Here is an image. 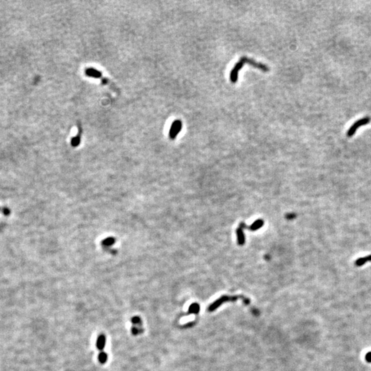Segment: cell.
Wrapping results in <instances>:
<instances>
[{"instance_id":"1","label":"cell","mask_w":371,"mask_h":371,"mask_svg":"<svg viewBox=\"0 0 371 371\" xmlns=\"http://www.w3.org/2000/svg\"><path fill=\"white\" fill-rule=\"evenodd\" d=\"M238 299H241L243 300V302H244V303L246 305H250V300H249V299L246 298V297L243 296H221L219 299L215 300V301L212 304H211V305L209 306L208 309V311L209 312H212L214 311H215L217 308H219V306L222 305V304L227 302H235V301H236V300H237Z\"/></svg>"},{"instance_id":"2","label":"cell","mask_w":371,"mask_h":371,"mask_svg":"<svg viewBox=\"0 0 371 371\" xmlns=\"http://www.w3.org/2000/svg\"><path fill=\"white\" fill-rule=\"evenodd\" d=\"M245 58H244V56H242L241 59L239 60V61L235 64V65L234 66V68H233L231 70V72H230V81L233 83H236V81H238V78H239V72L240 70L241 69V68L244 67V64H245Z\"/></svg>"},{"instance_id":"3","label":"cell","mask_w":371,"mask_h":371,"mask_svg":"<svg viewBox=\"0 0 371 371\" xmlns=\"http://www.w3.org/2000/svg\"><path fill=\"white\" fill-rule=\"evenodd\" d=\"M370 122V118L369 117L364 118H362V119L357 120V122L355 123L353 125L351 126L350 129H348V132H347V136L348 137L353 136L354 134L355 133L356 131L358 128L362 125H365V124H369Z\"/></svg>"},{"instance_id":"4","label":"cell","mask_w":371,"mask_h":371,"mask_svg":"<svg viewBox=\"0 0 371 371\" xmlns=\"http://www.w3.org/2000/svg\"><path fill=\"white\" fill-rule=\"evenodd\" d=\"M182 128V123L180 120H175L171 124V127L169 132V137L171 140L175 139V137L180 133Z\"/></svg>"},{"instance_id":"5","label":"cell","mask_w":371,"mask_h":371,"mask_svg":"<svg viewBox=\"0 0 371 371\" xmlns=\"http://www.w3.org/2000/svg\"><path fill=\"white\" fill-rule=\"evenodd\" d=\"M105 344H106V337L105 335L101 334L97 338L96 347L98 350L103 351L105 346Z\"/></svg>"},{"instance_id":"6","label":"cell","mask_w":371,"mask_h":371,"mask_svg":"<svg viewBox=\"0 0 371 371\" xmlns=\"http://www.w3.org/2000/svg\"><path fill=\"white\" fill-rule=\"evenodd\" d=\"M244 229L241 228V227H239V228L236 230V236H237V241H238V244L240 245H243L245 244V235H244Z\"/></svg>"},{"instance_id":"7","label":"cell","mask_w":371,"mask_h":371,"mask_svg":"<svg viewBox=\"0 0 371 371\" xmlns=\"http://www.w3.org/2000/svg\"><path fill=\"white\" fill-rule=\"evenodd\" d=\"M85 73L87 76H91V77H93V78H99L102 76V74L100 71H98V70H96L95 69H93V68H89L87 69H86Z\"/></svg>"},{"instance_id":"8","label":"cell","mask_w":371,"mask_h":371,"mask_svg":"<svg viewBox=\"0 0 371 371\" xmlns=\"http://www.w3.org/2000/svg\"><path fill=\"white\" fill-rule=\"evenodd\" d=\"M81 128L80 127V125H79L78 135L76 136V137H74L72 139L71 145H72V146L76 147V146H78L80 145V142H81Z\"/></svg>"},{"instance_id":"9","label":"cell","mask_w":371,"mask_h":371,"mask_svg":"<svg viewBox=\"0 0 371 371\" xmlns=\"http://www.w3.org/2000/svg\"><path fill=\"white\" fill-rule=\"evenodd\" d=\"M264 224V222L263 221L262 219H258L257 221H254L252 224L249 227V230H251L252 231H255V230H257L259 228H261L263 227Z\"/></svg>"},{"instance_id":"10","label":"cell","mask_w":371,"mask_h":371,"mask_svg":"<svg viewBox=\"0 0 371 371\" xmlns=\"http://www.w3.org/2000/svg\"><path fill=\"white\" fill-rule=\"evenodd\" d=\"M369 261H371V255H369V256H368V257H365L363 258H358L357 260L355 261V265H357V266H361V265H364Z\"/></svg>"},{"instance_id":"11","label":"cell","mask_w":371,"mask_h":371,"mask_svg":"<svg viewBox=\"0 0 371 371\" xmlns=\"http://www.w3.org/2000/svg\"><path fill=\"white\" fill-rule=\"evenodd\" d=\"M108 360V355L105 352H101L100 354L98 355V360L101 364H105L107 362Z\"/></svg>"},{"instance_id":"12","label":"cell","mask_w":371,"mask_h":371,"mask_svg":"<svg viewBox=\"0 0 371 371\" xmlns=\"http://www.w3.org/2000/svg\"><path fill=\"white\" fill-rule=\"evenodd\" d=\"M132 322L134 326L136 327H140L142 325V320L138 316H134L132 318Z\"/></svg>"},{"instance_id":"13","label":"cell","mask_w":371,"mask_h":371,"mask_svg":"<svg viewBox=\"0 0 371 371\" xmlns=\"http://www.w3.org/2000/svg\"><path fill=\"white\" fill-rule=\"evenodd\" d=\"M142 332H143V329L142 328H140V327L133 326V327L132 328V333L134 335H139L140 333H142Z\"/></svg>"},{"instance_id":"14","label":"cell","mask_w":371,"mask_h":371,"mask_svg":"<svg viewBox=\"0 0 371 371\" xmlns=\"http://www.w3.org/2000/svg\"><path fill=\"white\" fill-rule=\"evenodd\" d=\"M114 243H115V239L112 237H110V238L106 239L105 241H103V244L105 246H110V245L114 244Z\"/></svg>"},{"instance_id":"15","label":"cell","mask_w":371,"mask_h":371,"mask_svg":"<svg viewBox=\"0 0 371 371\" xmlns=\"http://www.w3.org/2000/svg\"><path fill=\"white\" fill-rule=\"evenodd\" d=\"M199 306L198 305H196V304H193V305H192L190 307V309H189L190 313H197L199 312Z\"/></svg>"},{"instance_id":"16","label":"cell","mask_w":371,"mask_h":371,"mask_svg":"<svg viewBox=\"0 0 371 371\" xmlns=\"http://www.w3.org/2000/svg\"><path fill=\"white\" fill-rule=\"evenodd\" d=\"M2 212L4 213V215L5 216H9V215H10V214H11V210H10V209L8 208L4 207V208H3V210H2Z\"/></svg>"},{"instance_id":"17","label":"cell","mask_w":371,"mask_h":371,"mask_svg":"<svg viewBox=\"0 0 371 371\" xmlns=\"http://www.w3.org/2000/svg\"><path fill=\"white\" fill-rule=\"evenodd\" d=\"M366 360L368 362L371 363V352L368 353L366 355Z\"/></svg>"},{"instance_id":"18","label":"cell","mask_w":371,"mask_h":371,"mask_svg":"<svg viewBox=\"0 0 371 371\" xmlns=\"http://www.w3.org/2000/svg\"><path fill=\"white\" fill-rule=\"evenodd\" d=\"M294 217H295V215H292V216H291V215H289V216H288V218H289V219H292V218H294Z\"/></svg>"}]
</instances>
